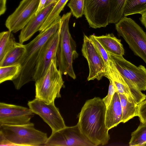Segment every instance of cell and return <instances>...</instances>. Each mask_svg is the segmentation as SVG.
Segmentation results:
<instances>
[{"instance_id":"9","label":"cell","mask_w":146,"mask_h":146,"mask_svg":"<svg viewBox=\"0 0 146 146\" xmlns=\"http://www.w3.org/2000/svg\"><path fill=\"white\" fill-rule=\"evenodd\" d=\"M40 0H22L7 18L6 27L13 33L21 30L35 16Z\"/></svg>"},{"instance_id":"5","label":"cell","mask_w":146,"mask_h":146,"mask_svg":"<svg viewBox=\"0 0 146 146\" xmlns=\"http://www.w3.org/2000/svg\"><path fill=\"white\" fill-rule=\"evenodd\" d=\"M115 26L118 35L123 37L134 54L146 64V33L126 16H123Z\"/></svg>"},{"instance_id":"25","label":"cell","mask_w":146,"mask_h":146,"mask_svg":"<svg viewBox=\"0 0 146 146\" xmlns=\"http://www.w3.org/2000/svg\"><path fill=\"white\" fill-rule=\"evenodd\" d=\"M129 145L146 146V123L140 122L137 128L132 133Z\"/></svg>"},{"instance_id":"33","label":"cell","mask_w":146,"mask_h":146,"mask_svg":"<svg viewBox=\"0 0 146 146\" xmlns=\"http://www.w3.org/2000/svg\"><path fill=\"white\" fill-rule=\"evenodd\" d=\"M141 15V16L139 18V20L141 23L146 29V12Z\"/></svg>"},{"instance_id":"2","label":"cell","mask_w":146,"mask_h":146,"mask_svg":"<svg viewBox=\"0 0 146 146\" xmlns=\"http://www.w3.org/2000/svg\"><path fill=\"white\" fill-rule=\"evenodd\" d=\"M61 25L60 16L50 26L25 45L26 51L20 63L21 67L20 74L17 78L12 81L16 89L19 90L25 84L33 81L35 67L42 48L57 32Z\"/></svg>"},{"instance_id":"12","label":"cell","mask_w":146,"mask_h":146,"mask_svg":"<svg viewBox=\"0 0 146 146\" xmlns=\"http://www.w3.org/2000/svg\"><path fill=\"white\" fill-rule=\"evenodd\" d=\"M110 0H84V15L90 27H106L109 24Z\"/></svg>"},{"instance_id":"27","label":"cell","mask_w":146,"mask_h":146,"mask_svg":"<svg viewBox=\"0 0 146 146\" xmlns=\"http://www.w3.org/2000/svg\"><path fill=\"white\" fill-rule=\"evenodd\" d=\"M67 5L76 18L80 17L84 14V0H70Z\"/></svg>"},{"instance_id":"31","label":"cell","mask_w":146,"mask_h":146,"mask_svg":"<svg viewBox=\"0 0 146 146\" xmlns=\"http://www.w3.org/2000/svg\"><path fill=\"white\" fill-rule=\"evenodd\" d=\"M7 0H0V15L4 13L6 9Z\"/></svg>"},{"instance_id":"23","label":"cell","mask_w":146,"mask_h":146,"mask_svg":"<svg viewBox=\"0 0 146 146\" xmlns=\"http://www.w3.org/2000/svg\"><path fill=\"white\" fill-rule=\"evenodd\" d=\"M146 12V0H126L123 16Z\"/></svg>"},{"instance_id":"21","label":"cell","mask_w":146,"mask_h":146,"mask_svg":"<svg viewBox=\"0 0 146 146\" xmlns=\"http://www.w3.org/2000/svg\"><path fill=\"white\" fill-rule=\"evenodd\" d=\"M12 33L8 30L0 33V62L7 53L18 43Z\"/></svg>"},{"instance_id":"16","label":"cell","mask_w":146,"mask_h":146,"mask_svg":"<svg viewBox=\"0 0 146 146\" xmlns=\"http://www.w3.org/2000/svg\"><path fill=\"white\" fill-rule=\"evenodd\" d=\"M58 1L54 0L49 5L45 7L21 30L19 36V43L23 44L39 31Z\"/></svg>"},{"instance_id":"14","label":"cell","mask_w":146,"mask_h":146,"mask_svg":"<svg viewBox=\"0 0 146 146\" xmlns=\"http://www.w3.org/2000/svg\"><path fill=\"white\" fill-rule=\"evenodd\" d=\"M34 113L29 108L21 106L0 103V125H18L31 123Z\"/></svg>"},{"instance_id":"8","label":"cell","mask_w":146,"mask_h":146,"mask_svg":"<svg viewBox=\"0 0 146 146\" xmlns=\"http://www.w3.org/2000/svg\"><path fill=\"white\" fill-rule=\"evenodd\" d=\"M94 146L81 132L78 124L52 133L44 146Z\"/></svg>"},{"instance_id":"10","label":"cell","mask_w":146,"mask_h":146,"mask_svg":"<svg viewBox=\"0 0 146 146\" xmlns=\"http://www.w3.org/2000/svg\"><path fill=\"white\" fill-rule=\"evenodd\" d=\"M29 108L39 115L51 128L52 133L60 130L66 126L59 109L54 102L47 103L36 98L28 103Z\"/></svg>"},{"instance_id":"32","label":"cell","mask_w":146,"mask_h":146,"mask_svg":"<svg viewBox=\"0 0 146 146\" xmlns=\"http://www.w3.org/2000/svg\"><path fill=\"white\" fill-rule=\"evenodd\" d=\"M46 0H40L36 15L42 9L45 7Z\"/></svg>"},{"instance_id":"28","label":"cell","mask_w":146,"mask_h":146,"mask_svg":"<svg viewBox=\"0 0 146 146\" xmlns=\"http://www.w3.org/2000/svg\"><path fill=\"white\" fill-rule=\"evenodd\" d=\"M95 35H92L89 36V38L91 40L95 47L98 51L103 59L106 65L108 64L110 60V56L108 53L105 50L100 42L96 38Z\"/></svg>"},{"instance_id":"7","label":"cell","mask_w":146,"mask_h":146,"mask_svg":"<svg viewBox=\"0 0 146 146\" xmlns=\"http://www.w3.org/2000/svg\"><path fill=\"white\" fill-rule=\"evenodd\" d=\"M110 59L108 64L106 65L107 78L112 81L118 93L124 95L129 101L138 106L145 99L146 95L132 82L123 78L113 62Z\"/></svg>"},{"instance_id":"11","label":"cell","mask_w":146,"mask_h":146,"mask_svg":"<svg viewBox=\"0 0 146 146\" xmlns=\"http://www.w3.org/2000/svg\"><path fill=\"white\" fill-rule=\"evenodd\" d=\"M81 51L89 66V72L87 80L96 79L99 80L103 77L107 78V67L105 62L89 37L85 35Z\"/></svg>"},{"instance_id":"17","label":"cell","mask_w":146,"mask_h":146,"mask_svg":"<svg viewBox=\"0 0 146 146\" xmlns=\"http://www.w3.org/2000/svg\"><path fill=\"white\" fill-rule=\"evenodd\" d=\"M122 110L118 93H115L110 104L106 108L105 123L107 128L110 129L121 122Z\"/></svg>"},{"instance_id":"24","label":"cell","mask_w":146,"mask_h":146,"mask_svg":"<svg viewBox=\"0 0 146 146\" xmlns=\"http://www.w3.org/2000/svg\"><path fill=\"white\" fill-rule=\"evenodd\" d=\"M21 69L20 64L0 67V83L16 79L19 75Z\"/></svg>"},{"instance_id":"22","label":"cell","mask_w":146,"mask_h":146,"mask_svg":"<svg viewBox=\"0 0 146 146\" xmlns=\"http://www.w3.org/2000/svg\"><path fill=\"white\" fill-rule=\"evenodd\" d=\"M110 12L109 23H116L123 16L126 0H110Z\"/></svg>"},{"instance_id":"1","label":"cell","mask_w":146,"mask_h":146,"mask_svg":"<svg viewBox=\"0 0 146 146\" xmlns=\"http://www.w3.org/2000/svg\"><path fill=\"white\" fill-rule=\"evenodd\" d=\"M106 109L102 99L95 97L86 101L79 113L80 130L94 146L106 145L110 139L105 123Z\"/></svg>"},{"instance_id":"3","label":"cell","mask_w":146,"mask_h":146,"mask_svg":"<svg viewBox=\"0 0 146 146\" xmlns=\"http://www.w3.org/2000/svg\"><path fill=\"white\" fill-rule=\"evenodd\" d=\"M46 133L36 129L32 123L24 125H0V146H44Z\"/></svg>"},{"instance_id":"30","label":"cell","mask_w":146,"mask_h":146,"mask_svg":"<svg viewBox=\"0 0 146 146\" xmlns=\"http://www.w3.org/2000/svg\"><path fill=\"white\" fill-rule=\"evenodd\" d=\"M137 116L140 122L146 123V98L138 106Z\"/></svg>"},{"instance_id":"29","label":"cell","mask_w":146,"mask_h":146,"mask_svg":"<svg viewBox=\"0 0 146 146\" xmlns=\"http://www.w3.org/2000/svg\"><path fill=\"white\" fill-rule=\"evenodd\" d=\"M109 80L110 84L108 94L106 97L102 99L106 108L110 104L115 93L117 92L116 88L112 81L110 79Z\"/></svg>"},{"instance_id":"19","label":"cell","mask_w":146,"mask_h":146,"mask_svg":"<svg viewBox=\"0 0 146 146\" xmlns=\"http://www.w3.org/2000/svg\"><path fill=\"white\" fill-rule=\"evenodd\" d=\"M26 51L25 45L18 43L6 54L0 62V67H3L20 64L21 60Z\"/></svg>"},{"instance_id":"26","label":"cell","mask_w":146,"mask_h":146,"mask_svg":"<svg viewBox=\"0 0 146 146\" xmlns=\"http://www.w3.org/2000/svg\"><path fill=\"white\" fill-rule=\"evenodd\" d=\"M69 0H58L54 5L46 20L40 29L42 32L50 26L60 16V14Z\"/></svg>"},{"instance_id":"6","label":"cell","mask_w":146,"mask_h":146,"mask_svg":"<svg viewBox=\"0 0 146 146\" xmlns=\"http://www.w3.org/2000/svg\"><path fill=\"white\" fill-rule=\"evenodd\" d=\"M57 67L56 59L53 60L44 75L35 82L36 98L50 103L61 97L60 91L64 82Z\"/></svg>"},{"instance_id":"34","label":"cell","mask_w":146,"mask_h":146,"mask_svg":"<svg viewBox=\"0 0 146 146\" xmlns=\"http://www.w3.org/2000/svg\"><path fill=\"white\" fill-rule=\"evenodd\" d=\"M53 0H46L44 7L49 5Z\"/></svg>"},{"instance_id":"18","label":"cell","mask_w":146,"mask_h":146,"mask_svg":"<svg viewBox=\"0 0 146 146\" xmlns=\"http://www.w3.org/2000/svg\"><path fill=\"white\" fill-rule=\"evenodd\" d=\"M95 37L108 53L117 56L124 55V50L121 40L112 33L99 36L95 35Z\"/></svg>"},{"instance_id":"4","label":"cell","mask_w":146,"mask_h":146,"mask_svg":"<svg viewBox=\"0 0 146 146\" xmlns=\"http://www.w3.org/2000/svg\"><path fill=\"white\" fill-rule=\"evenodd\" d=\"M71 12L64 14L61 17L59 40L56 52V62L58 70L62 74L68 75L74 79L76 76L72 62L78 54L76 50V43L69 32L68 23Z\"/></svg>"},{"instance_id":"13","label":"cell","mask_w":146,"mask_h":146,"mask_svg":"<svg viewBox=\"0 0 146 146\" xmlns=\"http://www.w3.org/2000/svg\"><path fill=\"white\" fill-rule=\"evenodd\" d=\"M108 53L123 78L132 82L140 91L146 90V68L144 66L140 65L136 66L123 56Z\"/></svg>"},{"instance_id":"20","label":"cell","mask_w":146,"mask_h":146,"mask_svg":"<svg viewBox=\"0 0 146 146\" xmlns=\"http://www.w3.org/2000/svg\"><path fill=\"white\" fill-rule=\"evenodd\" d=\"M118 94L122 110L121 122L124 123L134 117L137 116L138 106L134 102L129 101L124 95Z\"/></svg>"},{"instance_id":"15","label":"cell","mask_w":146,"mask_h":146,"mask_svg":"<svg viewBox=\"0 0 146 146\" xmlns=\"http://www.w3.org/2000/svg\"><path fill=\"white\" fill-rule=\"evenodd\" d=\"M60 28L42 47L35 67L33 81L35 82L43 77L49 68L52 61L56 59Z\"/></svg>"}]
</instances>
